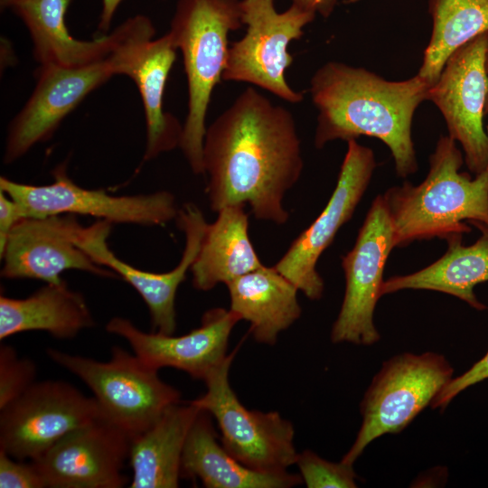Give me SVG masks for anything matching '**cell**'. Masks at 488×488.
I'll use <instances>...</instances> for the list:
<instances>
[{
	"label": "cell",
	"instance_id": "obj_1",
	"mask_svg": "<svg viewBox=\"0 0 488 488\" xmlns=\"http://www.w3.org/2000/svg\"><path fill=\"white\" fill-rule=\"evenodd\" d=\"M202 156L212 211L249 204L258 220L287 221L283 198L304 166L296 121L288 109L247 88L207 127Z\"/></svg>",
	"mask_w": 488,
	"mask_h": 488
},
{
	"label": "cell",
	"instance_id": "obj_2",
	"mask_svg": "<svg viewBox=\"0 0 488 488\" xmlns=\"http://www.w3.org/2000/svg\"><path fill=\"white\" fill-rule=\"evenodd\" d=\"M431 84L419 75L388 80L361 67L341 61L321 66L310 81V94L318 110L314 145L376 137L390 150L395 170L406 178L418 170L412 122L419 105L427 100Z\"/></svg>",
	"mask_w": 488,
	"mask_h": 488
},
{
	"label": "cell",
	"instance_id": "obj_3",
	"mask_svg": "<svg viewBox=\"0 0 488 488\" xmlns=\"http://www.w3.org/2000/svg\"><path fill=\"white\" fill-rule=\"evenodd\" d=\"M464 155L448 135L441 136L429 157L423 182H405L383 194L393 227V245L471 231L465 222L488 225V166L473 179L459 170Z\"/></svg>",
	"mask_w": 488,
	"mask_h": 488
},
{
	"label": "cell",
	"instance_id": "obj_4",
	"mask_svg": "<svg viewBox=\"0 0 488 488\" xmlns=\"http://www.w3.org/2000/svg\"><path fill=\"white\" fill-rule=\"evenodd\" d=\"M242 25L240 0L176 3L168 33L182 53L188 84V112L179 147L195 174H204L205 119L211 93L222 80L228 36Z\"/></svg>",
	"mask_w": 488,
	"mask_h": 488
},
{
	"label": "cell",
	"instance_id": "obj_5",
	"mask_svg": "<svg viewBox=\"0 0 488 488\" xmlns=\"http://www.w3.org/2000/svg\"><path fill=\"white\" fill-rule=\"evenodd\" d=\"M46 352L53 362L89 388L102 417L131 439L181 401L179 390L163 381L157 370L119 346L111 348L110 358L106 361L52 348Z\"/></svg>",
	"mask_w": 488,
	"mask_h": 488
},
{
	"label": "cell",
	"instance_id": "obj_6",
	"mask_svg": "<svg viewBox=\"0 0 488 488\" xmlns=\"http://www.w3.org/2000/svg\"><path fill=\"white\" fill-rule=\"evenodd\" d=\"M453 372L446 357L436 352H406L384 361L360 404L362 422L342 461L353 465L374 439L405 429L431 405Z\"/></svg>",
	"mask_w": 488,
	"mask_h": 488
},
{
	"label": "cell",
	"instance_id": "obj_7",
	"mask_svg": "<svg viewBox=\"0 0 488 488\" xmlns=\"http://www.w3.org/2000/svg\"><path fill=\"white\" fill-rule=\"evenodd\" d=\"M240 10L246 33L229 47L222 80L251 83L287 102H301L304 94L286 80L293 62L287 48L303 36L315 14L293 4L279 13L275 0H240Z\"/></svg>",
	"mask_w": 488,
	"mask_h": 488
},
{
	"label": "cell",
	"instance_id": "obj_8",
	"mask_svg": "<svg viewBox=\"0 0 488 488\" xmlns=\"http://www.w3.org/2000/svg\"><path fill=\"white\" fill-rule=\"evenodd\" d=\"M234 356L203 380L206 392L192 401L214 418L222 446L239 462L259 472H286L298 455L294 427L277 411L249 410L240 403L229 380Z\"/></svg>",
	"mask_w": 488,
	"mask_h": 488
},
{
	"label": "cell",
	"instance_id": "obj_9",
	"mask_svg": "<svg viewBox=\"0 0 488 488\" xmlns=\"http://www.w3.org/2000/svg\"><path fill=\"white\" fill-rule=\"evenodd\" d=\"M121 40V39H120ZM127 54L120 44L104 59L77 67L40 66L37 83L8 127L4 163L12 164L48 140L91 91L115 75H124Z\"/></svg>",
	"mask_w": 488,
	"mask_h": 488
},
{
	"label": "cell",
	"instance_id": "obj_10",
	"mask_svg": "<svg viewBox=\"0 0 488 488\" xmlns=\"http://www.w3.org/2000/svg\"><path fill=\"white\" fill-rule=\"evenodd\" d=\"M54 181L32 185L0 177V191L14 200L24 218L58 214L93 216L110 223L164 225L176 218L174 196L166 191L148 194L114 196L103 190H89L75 183L65 164L52 171Z\"/></svg>",
	"mask_w": 488,
	"mask_h": 488
},
{
	"label": "cell",
	"instance_id": "obj_11",
	"mask_svg": "<svg viewBox=\"0 0 488 488\" xmlns=\"http://www.w3.org/2000/svg\"><path fill=\"white\" fill-rule=\"evenodd\" d=\"M102 417L94 397L62 380L35 381L0 409V450L34 460L72 430Z\"/></svg>",
	"mask_w": 488,
	"mask_h": 488
},
{
	"label": "cell",
	"instance_id": "obj_12",
	"mask_svg": "<svg viewBox=\"0 0 488 488\" xmlns=\"http://www.w3.org/2000/svg\"><path fill=\"white\" fill-rule=\"evenodd\" d=\"M394 249L393 227L382 194L372 202L353 248L342 258L345 277L343 304L331 330L334 343L372 345L380 340L373 316Z\"/></svg>",
	"mask_w": 488,
	"mask_h": 488
},
{
	"label": "cell",
	"instance_id": "obj_13",
	"mask_svg": "<svg viewBox=\"0 0 488 488\" xmlns=\"http://www.w3.org/2000/svg\"><path fill=\"white\" fill-rule=\"evenodd\" d=\"M487 49L485 32L455 51L427 96L441 112L448 136L461 145L465 164L475 175L488 166V135L483 128Z\"/></svg>",
	"mask_w": 488,
	"mask_h": 488
},
{
	"label": "cell",
	"instance_id": "obj_14",
	"mask_svg": "<svg viewBox=\"0 0 488 488\" xmlns=\"http://www.w3.org/2000/svg\"><path fill=\"white\" fill-rule=\"evenodd\" d=\"M337 183L326 206L274 266L311 300L323 296L324 283L316 264L340 228L353 215L371 180L377 163L373 151L356 139L347 141Z\"/></svg>",
	"mask_w": 488,
	"mask_h": 488
},
{
	"label": "cell",
	"instance_id": "obj_15",
	"mask_svg": "<svg viewBox=\"0 0 488 488\" xmlns=\"http://www.w3.org/2000/svg\"><path fill=\"white\" fill-rule=\"evenodd\" d=\"M176 218L184 232L185 245L179 264L164 273L144 271L118 258L107 242L112 224L109 221L99 220L89 227L81 226L76 237L77 245L96 263L112 270L137 291L148 308L153 332L164 334L174 333L176 293L195 260L208 224L202 211L192 202L185 203Z\"/></svg>",
	"mask_w": 488,
	"mask_h": 488
},
{
	"label": "cell",
	"instance_id": "obj_16",
	"mask_svg": "<svg viewBox=\"0 0 488 488\" xmlns=\"http://www.w3.org/2000/svg\"><path fill=\"white\" fill-rule=\"evenodd\" d=\"M130 436L103 417L64 436L33 461L48 488H121Z\"/></svg>",
	"mask_w": 488,
	"mask_h": 488
},
{
	"label": "cell",
	"instance_id": "obj_17",
	"mask_svg": "<svg viewBox=\"0 0 488 488\" xmlns=\"http://www.w3.org/2000/svg\"><path fill=\"white\" fill-rule=\"evenodd\" d=\"M81 225L77 215L23 218L12 230L4 250L1 277L60 283L61 274L77 269L108 278L118 276L96 263L76 243Z\"/></svg>",
	"mask_w": 488,
	"mask_h": 488
},
{
	"label": "cell",
	"instance_id": "obj_18",
	"mask_svg": "<svg viewBox=\"0 0 488 488\" xmlns=\"http://www.w3.org/2000/svg\"><path fill=\"white\" fill-rule=\"evenodd\" d=\"M239 321L230 309L217 307L206 311L201 325L183 335L145 333L123 317L111 318L106 330L125 339L147 366L174 368L204 380L228 358L229 338Z\"/></svg>",
	"mask_w": 488,
	"mask_h": 488
},
{
	"label": "cell",
	"instance_id": "obj_19",
	"mask_svg": "<svg viewBox=\"0 0 488 488\" xmlns=\"http://www.w3.org/2000/svg\"><path fill=\"white\" fill-rule=\"evenodd\" d=\"M71 0H20L11 8L27 27L40 66L77 67L106 58L118 44L122 26L92 41L75 39L65 23Z\"/></svg>",
	"mask_w": 488,
	"mask_h": 488
},
{
	"label": "cell",
	"instance_id": "obj_20",
	"mask_svg": "<svg viewBox=\"0 0 488 488\" xmlns=\"http://www.w3.org/2000/svg\"><path fill=\"white\" fill-rule=\"evenodd\" d=\"M211 416L200 411L183 450L181 478L199 479L207 488H290L303 483L300 474L264 473L247 467L217 440Z\"/></svg>",
	"mask_w": 488,
	"mask_h": 488
},
{
	"label": "cell",
	"instance_id": "obj_21",
	"mask_svg": "<svg viewBox=\"0 0 488 488\" xmlns=\"http://www.w3.org/2000/svg\"><path fill=\"white\" fill-rule=\"evenodd\" d=\"M94 324L83 295L71 290L64 280L46 283L25 298L0 296L1 341L29 331L70 340Z\"/></svg>",
	"mask_w": 488,
	"mask_h": 488
},
{
	"label": "cell",
	"instance_id": "obj_22",
	"mask_svg": "<svg viewBox=\"0 0 488 488\" xmlns=\"http://www.w3.org/2000/svg\"><path fill=\"white\" fill-rule=\"evenodd\" d=\"M201 409L192 402L176 403L146 430L131 439L130 488H175L188 432Z\"/></svg>",
	"mask_w": 488,
	"mask_h": 488
},
{
	"label": "cell",
	"instance_id": "obj_23",
	"mask_svg": "<svg viewBox=\"0 0 488 488\" xmlns=\"http://www.w3.org/2000/svg\"><path fill=\"white\" fill-rule=\"evenodd\" d=\"M472 224L481 231L474 243L463 245V235L448 238L447 249L442 257L417 272L385 280L381 295L404 289L432 290L455 296L476 310L487 309L477 299L474 288L488 281V225Z\"/></svg>",
	"mask_w": 488,
	"mask_h": 488
},
{
	"label": "cell",
	"instance_id": "obj_24",
	"mask_svg": "<svg viewBox=\"0 0 488 488\" xmlns=\"http://www.w3.org/2000/svg\"><path fill=\"white\" fill-rule=\"evenodd\" d=\"M230 310L250 324L258 343L273 345L301 315L296 286L274 266L245 274L227 285Z\"/></svg>",
	"mask_w": 488,
	"mask_h": 488
},
{
	"label": "cell",
	"instance_id": "obj_25",
	"mask_svg": "<svg viewBox=\"0 0 488 488\" xmlns=\"http://www.w3.org/2000/svg\"><path fill=\"white\" fill-rule=\"evenodd\" d=\"M245 205H229L207 224L199 252L190 271L192 286L209 291L220 283L227 285L264 265L249 237V216Z\"/></svg>",
	"mask_w": 488,
	"mask_h": 488
},
{
	"label": "cell",
	"instance_id": "obj_26",
	"mask_svg": "<svg viewBox=\"0 0 488 488\" xmlns=\"http://www.w3.org/2000/svg\"><path fill=\"white\" fill-rule=\"evenodd\" d=\"M176 51L168 33L151 40L127 74L136 83L144 107L146 124L144 160L146 161L180 145L183 126L173 114L164 109L165 85Z\"/></svg>",
	"mask_w": 488,
	"mask_h": 488
},
{
	"label": "cell",
	"instance_id": "obj_27",
	"mask_svg": "<svg viewBox=\"0 0 488 488\" xmlns=\"http://www.w3.org/2000/svg\"><path fill=\"white\" fill-rule=\"evenodd\" d=\"M429 13L432 32L418 75L432 85L455 51L488 32V0H429Z\"/></svg>",
	"mask_w": 488,
	"mask_h": 488
},
{
	"label": "cell",
	"instance_id": "obj_28",
	"mask_svg": "<svg viewBox=\"0 0 488 488\" xmlns=\"http://www.w3.org/2000/svg\"><path fill=\"white\" fill-rule=\"evenodd\" d=\"M298 466L303 483L308 488H355L358 475L352 465L343 461L329 462L311 450L298 454Z\"/></svg>",
	"mask_w": 488,
	"mask_h": 488
},
{
	"label": "cell",
	"instance_id": "obj_29",
	"mask_svg": "<svg viewBox=\"0 0 488 488\" xmlns=\"http://www.w3.org/2000/svg\"><path fill=\"white\" fill-rule=\"evenodd\" d=\"M36 366L20 357L14 347H0V409L22 395L35 382Z\"/></svg>",
	"mask_w": 488,
	"mask_h": 488
},
{
	"label": "cell",
	"instance_id": "obj_30",
	"mask_svg": "<svg viewBox=\"0 0 488 488\" xmlns=\"http://www.w3.org/2000/svg\"><path fill=\"white\" fill-rule=\"evenodd\" d=\"M15 459L0 450L1 488H44L46 483L36 465Z\"/></svg>",
	"mask_w": 488,
	"mask_h": 488
},
{
	"label": "cell",
	"instance_id": "obj_31",
	"mask_svg": "<svg viewBox=\"0 0 488 488\" xmlns=\"http://www.w3.org/2000/svg\"><path fill=\"white\" fill-rule=\"evenodd\" d=\"M486 379H488V352L465 373L452 378L433 399L431 407L445 409L460 392Z\"/></svg>",
	"mask_w": 488,
	"mask_h": 488
},
{
	"label": "cell",
	"instance_id": "obj_32",
	"mask_svg": "<svg viewBox=\"0 0 488 488\" xmlns=\"http://www.w3.org/2000/svg\"><path fill=\"white\" fill-rule=\"evenodd\" d=\"M23 218L20 205L0 191V253L4 250L12 230Z\"/></svg>",
	"mask_w": 488,
	"mask_h": 488
},
{
	"label": "cell",
	"instance_id": "obj_33",
	"mask_svg": "<svg viewBox=\"0 0 488 488\" xmlns=\"http://www.w3.org/2000/svg\"><path fill=\"white\" fill-rule=\"evenodd\" d=\"M291 2L304 10L318 14L324 18L332 14L337 4V0H291Z\"/></svg>",
	"mask_w": 488,
	"mask_h": 488
},
{
	"label": "cell",
	"instance_id": "obj_34",
	"mask_svg": "<svg viewBox=\"0 0 488 488\" xmlns=\"http://www.w3.org/2000/svg\"><path fill=\"white\" fill-rule=\"evenodd\" d=\"M123 0H102V10L99 30L107 33L110 28L114 14Z\"/></svg>",
	"mask_w": 488,
	"mask_h": 488
},
{
	"label": "cell",
	"instance_id": "obj_35",
	"mask_svg": "<svg viewBox=\"0 0 488 488\" xmlns=\"http://www.w3.org/2000/svg\"><path fill=\"white\" fill-rule=\"evenodd\" d=\"M18 1L20 0H0V5L2 8H11Z\"/></svg>",
	"mask_w": 488,
	"mask_h": 488
},
{
	"label": "cell",
	"instance_id": "obj_36",
	"mask_svg": "<svg viewBox=\"0 0 488 488\" xmlns=\"http://www.w3.org/2000/svg\"><path fill=\"white\" fill-rule=\"evenodd\" d=\"M485 68H486V72L488 76V49L486 52ZM484 114L488 115V94H487L486 102H485Z\"/></svg>",
	"mask_w": 488,
	"mask_h": 488
},
{
	"label": "cell",
	"instance_id": "obj_37",
	"mask_svg": "<svg viewBox=\"0 0 488 488\" xmlns=\"http://www.w3.org/2000/svg\"><path fill=\"white\" fill-rule=\"evenodd\" d=\"M360 0H347V3H350V4H352V3H356Z\"/></svg>",
	"mask_w": 488,
	"mask_h": 488
},
{
	"label": "cell",
	"instance_id": "obj_38",
	"mask_svg": "<svg viewBox=\"0 0 488 488\" xmlns=\"http://www.w3.org/2000/svg\"><path fill=\"white\" fill-rule=\"evenodd\" d=\"M486 132H487V135H488V124H487V128H486Z\"/></svg>",
	"mask_w": 488,
	"mask_h": 488
}]
</instances>
